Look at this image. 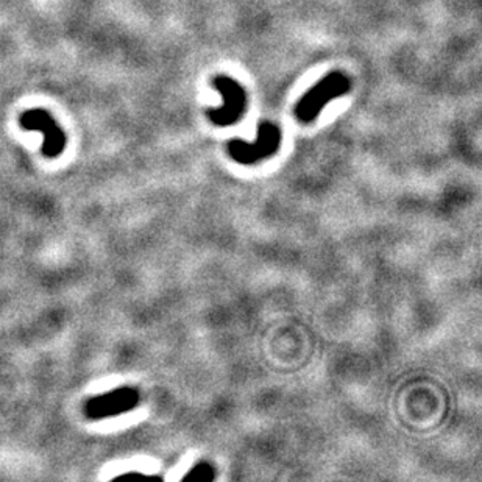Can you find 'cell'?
<instances>
[{"label": "cell", "mask_w": 482, "mask_h": 482, "mask_svg": "<svg viewBox=\"0 0 482 482\" xmlns=\"http://www.w3.org/2000/svg\"><path fill=\"white\" fill-rule=\"evenodd\" d=\"M184 479H194V481H213L214 470L208 464H199L190 470Z\"/></svg>", "instance_id": "8992f818"}, {"label": "cell", "mask_w": 482, "mask_h": 482, "mask_svg": "<svg viewBox=\"0 0 482 482\" xmlns=\"http://www.w3.org/2000/svg\"><path fill=\"white\" fill-rule=\"evenodd\" d=\"M281 130L275 123L262 122L253 142L234 140L228 144V153L239 164H255L273 156L281 145Z\"/></svg>", "instance_id": "7a4b0ae2"}, {"label": "cell", "mask_w": 482, "mask_h": 482, "mask_svg": "<svg viewBox=\"0 0 482 482\" xmlns=\"http://www.w3.org/2000/svg\"><path fill=\"white\" fill-rule=\"evenodd\" d=\"M141 400L140 392L135 387H121L114 391L98 395L88 400L84 406V415L89 420H102L107 417L133 411Z\"/></svg>", "instance_id": "277c9868"}, {"label": "cell", "mask_w": 482, "mask_h": 482, "mask_svg": "<svg viewBox=\"0 0 482 482\" xmlns=\"http://www.w3.org/2000/svg\"><path fill=\"white\" fill-rule=\"evenodd\" d=\"M213 86L219 91L223 105L219 108L208 111L211 122L220 127L236 123L247 111V94L242 86L229 77L219 75L213 80Z\"/></svg>", "instance_id": "3957f363"}, {"label": "cell", "mask_w": 482, "mask_h": 482, "mask_svg": "<svg viewBox=\"0 0 482 482\" xmlns=\"http://www.w3.org/2000/svg\"><path fill=\"white\" fill-rule=\"evenodd\" d=\"M21 125L25 130L41 131L44 136L43 153L47 158H57L66 147V135L45 110H30L21 116Z\"/></svg>", "instance_id": "5b68a950"}, {"label": "cell", "mask_w": 482, "mask_h": 482, "mask_svg": "<svg viewBox=\"0 0 482 482\" xmlns=\"http://www.w3.org/2000/svg\"><path fill=\"white\" fill-rule=\"evenodd\" d=\"M352 88L349 78L342 74V72H331L325 78L317 83L312 89H309L305 96L301 97V100L296 103L295 107V116L300 122L308 123L312 122L314 119L322 113V110L325 108L328 102L334 100L347 92Z\"/></svg>", "instance_id": "6da1fadb"}]
</instances>
